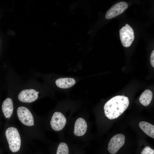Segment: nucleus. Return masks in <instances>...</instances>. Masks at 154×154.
<instances>
[{
  "instance_id": "1",
  "label": "nucleus",
  "mask_w": 154,
  "mask_h": 154,
  "mask_svg": "<svg viewBox=\"0 0 154 154\" xmlns=\"http://www.w3.org/2000/svg\"><path fill=\"white\" fill-rule=\"evenodd\" d=\"M129 103L127 97L118 95L113 97L108 101L104 106L106 116L110 119L118 118L127 108Z\"/></svg>"
},
{
  "instance_id": "2",
  "label": "nucleus",
  "mask_w": 154,
  "mask_h": 154,
  "mask_svg": "<svg viewBox=\"0 0 154 154\" xmlns=\"http://www.w3.org/2000/svg\"><path fill=\"white\" fill-rule=\"evenodd\" d=\"M5 134L10 150L13 153L18 151L21 145V139L17 129L13 127H9Z\"/></svg>"
},
{
  "instance_id": "3",
  "label": "nucleus",
  "mask_w": 154,
  "mask_h": 154,
  "mask_svg": "<svg viewBox=\"0 0 154 154\" xmlns=\"http://www.w3.org/2000/svg\"><path fill=\"white\" fill-rule=\"evenodd\" d=\"M119 35L121 43L125 47L130 46L135 38L133 29L127 24L123 26L119 30Z\"/></svg>"
},
{
  "instance_id": "4",
  "label": "nucleus",
  "mask_w": 154,
  "mask_h": 154,
  "mask_svg": "<svg viewBox=\"0 0 154 154\" xmlns=\"http://www.w3.org/2000/svg\"><path fill=\"white\" fill-rule=\"evenodd\" d=\"M125 137L122 134H118L113 136L109 141L107 149L112 154L116 153L124 145Z\"/></svg>"
},
{
  "instance_id": "5",
  "label": "nucleus",
  "mask_w": 154,
  "mask_h": 154,
  "mask_svg": "<svg viewBox=\"0 0 154 154\" xmlns=\"http://www.w3.org/2000/svg\"><path fill=\"white\" fill-rule=\"evenodd\" d=\"M17 115L19 120L24 125L32 126L34 125L33 116L29 110L25 107H19L17 110Z\"/></svg>"
},
{
  "instance_id": "6",
  "label": "nucleus",
  "mask_w": 154,
  "mask_h": 154,
  "mask_svg": "<svg viewBox=\"0 0 154 154\" xmlns=\"http://www.w3.org/2000/svg\"><path fill=\"white\" fill-rule=\"evenodd\" d=\"M66 119L61 113L55 112L53 114L50 122L52 128L55 131L62 130L66 123Z\"/></svg>"
},
{
  "instance_id": "7",
  "label": "nucleus",
  "mask_w": 154,
  "mask_h": 154,
  "mask_svg": "<svg viewBox=\"0 0 154 154\" xmlns=\"http://www.w3.org/2000/svg\"><path fill=\"white\" fill-rule=\"evenodd\" d=\"M128 7V4L126 2L121 1L117 3L107 11L105 18L109 19L115 17L123 13Z\"/></svg>"
},
{
  "instance_id": "8",
  "label": "nucleus",
  "mask_w": 154,
  "mask_h": 154,
  "mask_svg": "<svg viewBox=\"0 0 154 154\" xmlns=\"http://www.w3.org/2000/svg\"><path fill=\"white\" fill-rule=\"evenodd\" d=\"M38 96V93L36 90L28 89L22 91L19 94L18 98L22 102L31 103L35 101Z\"/></svg>"
},
{
  "instance_id": "9",
  "label": "nucleus",
  "mask_w": 154,
  "mask_h": 154,
  "mask_svg": "<svg viewBox=\"0 0 154 154\" xmlns=\"http://www.w3.org/2000/svg\"><path fill=\"white\" fill-rule=\"evenodd\" d=\"M87 128L86 121L83 118L79 117L76 121L74 124V133L77 136H81L86 133Z\"/></svg>"
},
{
  "instance_id": "10",
  "label": "nucleus",
  "mask_w": 154,
  "mask_h": 154,
  "mask_svg": "<svg viewBox=\"0 0 154 154\" xmlns=\"http://www.w3.org/2000/svg\"><path fill=\"white\" fill-rule=\"evenodd\" d=\"M2 109L6 118H9L11 116L13 110V105L11 98H7L4 100L2 104Z\"/></svg>"
},
{
  "instance_id": "11",
  "label": "nucleus",
  "mask_w": 154,
  "mask_h": 154,
  "mask_svg": "<svg viewBox=\"0 0 154 154\" xmlns=\"http://www.w3.org/2000/svg\"><path fill=\"white\" fill-rule=\"evenodd\" d=\"M76 83L75 80L71 78H63L57 79L55 81L56 86L61 88H67L74 86Z\"/></svg>"
},
{
  "instance_id": "12",
  "label": "nucleus",
  "mask_w": 154,
  "mask_h": 154,
  "mask_svg": "<svg viewBox=\"0 0 154 154\" xmlns=\"http://www.w3.org/2000/svg\"><path fill=\"white\" fill-rule=\"evenodd\" d=\"M141 130L146 134L152 138H154V126L146 121H141L139 123Z\"/></svg>"
},
{
  "instance_id": "13",
  "label": "nucleus",
  "mask_w": 154,
  "mask_h": 154,
  "mask_svg": "<svg viewBox=\"0 0 154 154\" xmlns=\"http://www.w3.org/2000/svg\"><path fill=\"white\" fill-rule=\"evenodd\" d=\"M153 96V93L151 90L149 89L145 90L140 95L139 101L143 106H147L152 100Z\"/></svg>"
},
{
  "instance_id": "14",
  "label": "nucleus",
  "mask_w": 154,
  "mask_h": 154,
  "mask_svg": "<svg viewBox=\"0 0 154 154\" xmlns=\"http://www.w3.org/2000/svg\"><path fill=\"white\" fill-rule=\"evenodd\" d=\"M69 149L67 144L64 142L60 143L58 145L56 154H68Z\"/></svg>"
},
{
  "instance_id": "15",
  "label": "nucleus",
  "mask_w": 154,
  "mask_h": 154,
  "mask_svg": "<svg viewBox=\"0 0 154 154\" xmlns=\"http://www.w3.org/2000/svg\"><path fill=\"white\" fill-rule=\"evenodd\" d=\"M141 154H154V150L148 146H146L141 152Z\"/></svg>"
},
{
  "instance_id": "16",
  "label": "nucleus",
  "mask_w": 154,
  "mask_h": 154,
  "mask_svg": "<svg viewBox=\"0 0 154 154\" xmlns=\"http://www.w3.org/2000/svg\"><path fill=\"white\" fill-rule=\"evenodd\" d=\"M154 50L152 52L150 57L151 64L153 67H154Z\"/></svg>"
}]
</instances>
